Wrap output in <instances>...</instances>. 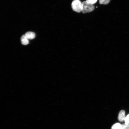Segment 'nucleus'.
<instances>
[{"label":"nucleus","mask_w":129,"mask_h":129,"mask_svg":"<svg viewBox=\"0 0 129 129\" xmlns=\"http://www.w3.org/2000/svg\"><path fill=\"white\" fill-rule=\"evenodd\" d=\"M82 12L84 14L90 13L93 11L95 7L93 5L91 4L87 1L82 3Z\"/></svg>","instance_id":"f257e3e1"},{"label":"nucleus","mask_w":129,"mask_h":129,"mask_svg":"<svg viewBox=\"0 0 129 129\" xmlns=\"http://www.w3.org/2000/svg\"><path fill=\"white\" fill-rule=\"evenodd\" d=\"M121 129H129V125L124 123L121 124Z\"/></svg>","instance_id":"6e6552de"},{"label":"nucleus","mask_w":129,"mask_h":129,"mask_svg":"<svg viewBox=\"0 0 129 129\" xmlns=\"http://www.w3.org/2000/svg\"><path fill=\"white\" fill-rule=\"evenodd\" d=\"M97 1V0H86V1L91 4L94 5L96 3Z\"/></svg>","instance_id":"1a4fd4ad"},{"label":"nucleus","mask_w":129,"mask_h":129,"mask_svg":"<svg viewBox=\"0 0 129 129\" xmlns=\"http://www.w3.org/2000/svg\"><path fill=\"white\" fill-rule=\"evenodd\" d=\"M110 0H99V3L101 5H106L108 4Z\"/></svg>","instance_id":"0eeeda50"},{"label":"nucleus","mask_w":129,"mask_h":129,"mask_svg":"<svg viewBox=\"0 0 129 129\" xmlns=\"http://www.w3.org/2000/svg\"><path fill=\"white\" fill-rule=\"evenodd\" d=\"M25 35L29 40L33 39L35 38V33L31 32H27L25 33Z\"/></svg>","instance_id":"20e7f679"},{"label":"nucleus","mask_w":129,"mask_h":129,"mask_svg":"<svg viewBox=\"0 0 129 129\" xmlns=\"http://www.w3.org/2000/svg\"><path fill=\"white\" fill-rule=\"evenodd\" d=\"M72 8L74 11L78 13L82 11V3L79 0H74L71 4Z\"/></svg>","instance_id":"f03ea898"},{"label":"nucleus","mask_w":129,"mask_h":129,"mask_svg":"<svg viewBox=\"0 0 129 129\" xmlns=\"http://www.w3.org/2000/svg\"><path fill=\"white\" fill-rule=\"evenodd\" d=\"M21 42L24 45H26L29 43V39L26 37L25 35H23L21 38Z\"/></svg>","instance_id":"39448f33"},{"label":"nucleus","mask_w":129,"mask_h":129,"mask_svg":"<svg viewBox=\"0 0 129 129\" xmlns=\"http://www.w3.org/2000/svg\"><path fill=\"white\" fill-rule=\"evenodd\" d=\"M124 121L125 123L129 125V114L126 117Z\"/></svg>","instance_id":"9d476101"},{"label":"nucleus","mask_w":129,"mask_h":129,"mask_svg":"<svg viewBox=\"0 0 129 129\" xmlns=\"http://www.w3.org/2000/svg\"><path fill=\"white\" fill-rule=\"evenodd\" d=\"M125 117V111L123 110H121L118 114V120L120 122H123L124 121Z\"/></svg>","instance_id":"7ed1b4c3"},{"label":"nucleus","mask_w":129,"mask_h":129,"mask_svg":"<svg viewBox=\"0 0 129 129\" xmlns=\"http://www.w3.org/2000/svg\"><path fill=\"white\" fill-rule=\"evenodd\" d=\"M121 124L119 123H116L112 126L111 129H121Z\"/></svg>","instance_id":"423d86ee"}]
</instances>
